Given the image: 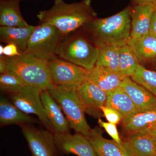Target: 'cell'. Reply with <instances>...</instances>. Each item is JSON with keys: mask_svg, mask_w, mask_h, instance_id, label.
Listing matches in <instances>:
<instances>
[{"mask_svg": "<svg viewBox=\"0 0 156 156\" xmlns=\"http://www.w3.org/2000/svg\"><path fill=\"white\" fill-rule=\"evenodd\" d=\"M95 16L90 0L71 4L63 0H54L51 9L40 11L37 14L41 23L54 26L65 36L84 27Z\"/></svg>", "mask_w": 156, "mask_h": 156, "instance_id": "1", "label": "cell"}, {"mask_svg": "<svg viewBox=\"0 0 156 156\" xmlns=\"http://www.w3.org/2000/svg\"><path fill=\"white\" fill-rule=\"evenodd\" d=\"M131 9L126 8L111 17L94 18L87 23L85 30L89 38L98 48L121 47L131 40Z\"/></svg>", "mask_w": 156, "mask_h": 156, "instance_id": "2", "label": "cell"}, {"mask_svg": "<svg viewBox=\"0 0 156 156\" xmlns=\"http://www.w3.org/2000/svg\"><path fill=\"white\" fill-rule=\"evenodd\" d=\"M6 71L13 73L26 86L41 91H49L54 87L48 60L21 53L14 57L5 56Z\"/></svg>", "mask_w": 156, "mask_h": 156, "instance_id": "3", "label": "cell"}, {"mask_svg": "<svg viewBox=\"0 0 156 156\" xmlns=\"http://www.w3.org/2000/svg\"><path fill=\"white\" fill-rule=\"evenodd\" d=\"M49 92L61 107L70 128L76 133L88 136L92 128L86 120L85 110L78 95L77 88L54 86Z\"/></svg>", "mask_w": 156, "mask_h": 156, "instance_id": "4", "label": "cell"}, {"mask_svg": "<svg viewBox=\"0 0 156 156\" xmlns=\"http://www.w3.org/2000/svg\"><path fill=\"white\" fill-rule=\"evenodd\" d=\"M99 48L87 37L69 34L57 49L56 56L88 70L96 65Z\"/></svg>", "mask_w": 156, "mask_h": 156, "instance_id": "5", "label": "cell"}, {"mask_svg": "<svg viewBox=\"0 0 156 156\" xmlns=\"http://www.w3.org/2000/svg\"><path fill=\"white\" fill-rule=\"evenodd\" d=\"M65 37L54 26L41 23L36 26L21 53L49 61L57 57V49Z\"/></svg>", "mask_w": 156, "mask_h": 156, "instance_id": "6", "label": "cell"}, {"mask_svg": "<svg viewBox=\"0 0 156 156\" xmlns=\"http://www.w3.org/2000/svg\"><path fill=\"white\" fill-rule=\"evenodd\" d=\"M51 80L55 86L77 88L88 79V70L58 57L48 61Z\"/></svg>", "mask_w": 156, "mask_h": 156, "instance_id": "7", "label": "cell"}, {"mask_svg": "<svg viewBox=\"0 0 156 156\" xmlns=\"http://www.w3.org/2000/svg\"><path fill=\"white\" fill-rule=\"evenodd\" d=\"M41 92L35 87L26 86L21 91L11 95L12 102L27 114L37 115L47 130L54 133L42 102Z\"/></svg>", "mask_w": 156, "mask_h": 156, "instance_id": "8", "label": "cell"}, {"mask_svg": "<svg viewBox=\"0 0 156 156\" xmlns=\"http://www.w3.org/2000/svg\"><path fill=\"white\" fill-rule=\"evenodd\" d=\"M20 127L33 156H57L58 151L53 133L29 124L20 125Z\"/></svg>", "mask_w": 156, "mask_h": 156, "instance_id": "9", "label": "cell"}, {"mask_svg": "<svg viewBox=\"0 0 156 156\" xmlns=\"http://www.w3.org/2000/svg\"><path fill=\"white\" fill-rule=\"evenodd\" d=\"M77 91L85 113L100 119L103 115L100 107L105 105L107 93L88 79L77 88Z\"/></svg>", "mask_w": 156, "mask_h": 156, "instance_id": "10", "label": "cell"}, {"mask_svg": "<svg viewBox=\"0 0 156 156\" xmlns=\"http://www.w3.org/2000/svg\"><path fill=\"white\" fill-rule=\"evenodd\" d=\"M53 134L58 152L78 156H98L88 137L83 134L69 132Z\"/></svg>", "mask_w": 156, "mask_h": 156, "instance_id": "11", "label": "cell"}, {"mask_svg": "<svg viewBox=\"0 0 156 156\" xmlns=\"http://www.w3.org/2000/svg\"><path fill=\"white\" fill-rule=\"evenodd\" d=\"M87 136L98 156H134L124 142L120 144L113 140L106 139L98 127L92 128Z\"/></svg>", "mask_w": 156, "mask_h": 156, "instance_id": "12", "label": "cell"}, {"mask_svg": "<svg viewBox=\"0 0 156 156\" xmlns=\"http://www.w3.org/2000/svg\"><path fill=\"white\" fill-rule=\"evenodd\" d=\"M121 87L131 98L138 112L156 110V96L130 77H126Z\"/></svg>", "mask_w": 156, "mask_h": 156, "instance_id": "13", "label": "cell"}, {"mask_svg": "<svg viewBox=\"0 0 156 156\" xmlns=\"http://www.w3.org/2000/svg\"><path fill=\"white\" fill-rule=\"evenodd\" d=\"M41 97L46 115L54 129L53 134L69 132V122L63 114L61 107L49 91H41Z\"/></svg>", "mask_w": 156, "mask_h": 156, "instance_id": "14", "label": "cell"}, {"mask_svg": "<svg viewBox=\"0 0 156 156\" xmlns=\"http://www.w3.org/2000/svg\"><path fill=\"white\" fill-rule=\"evenodd\" d=\"M154 5H134L131 9V38L148 35L152 15L155 10Z\"/></svg>", "mask_w": 156, "mask_h": 156, "instance_id": "15", "label": "cell"}, {"mask_svg": "<svg viewBox=\"0 0 156 156\" xmlns=\"http://www.w3.org/2000/svg\"><path fill=\"white\" fill-rule=\"evenodd\" d=\"M88 79L107 93L121 87L126 77L120 72L95 66L88 70Z\"/></svg>", "mask_w": 156, "mask_h": 156, "instance_id": "16", "label": "cell"}, {"mask_svg": "<svg viewBox=\"0 0 156 156\" xmlns=\"http://www.w3.org/2000/svg\"><path fill=\"white\" fill-rule=\"evenodd\" d=\"M127 135L136 132L156 130V110L140 112L121 122Z\"/></svg>", "mask_w": 156, "mask_h": 156, "instance_id": "17", "label": "cell"}, {"mask_svg": "<svg viewBox=\"0 0 156 156\" xmlns=\"http://www.w3.org/2000/svg\"><path fill=\"white\" fill-rule=\"evenodd\" d=\"M105 105L119 112L122 118V121L138 112L131 98L121 87L107 92Z\"/></svg>", "mask_w": 156, "mask_h": 156, "instance_id": "18", "label": "cell"}, {"mask_svg": "<svg viewBox=\"0 0 156 156\" xmlns=\"http://www.w3.org/2000/svg\"><path fill=\"white\" fill-rule=\"evenodd\" d=\"M123 142L134 156H156L154 143L147 132L129 134Z\"/></svg>", "mask_w": 156, "mask_h": 156, "instance_id": "19", "label": "cell"}, {"mask_svg": "<svg viewBox=\"0 0 156 156\" xmlns=\"http://www.w3.org/2000/svg\"><path fill=\"white\" fill-rule=\"evenodd\" d=\"M38 121L20 110L3 96L0 99V124L2 126L17 124H30Z\"/></svg>", "mask_w": 156, "mask_h": 156, "instance_id": "20", "label": "cell"}, {"mask_svg": "<svg viewBox=\"0 0 156 156\" xmlns=\"http://www.w3.org/2000/svg\"><path fill=\"white\" fill-rule=\"evenodd\" d=\"M36 26L29 25L24 27H1L0 40L7 44H14L20 53L25 50L30 38Z\"/></svg>", "mask_w": 156, "mask_h": 156, "instance_id": "21", "label": "cell"}, {"mask_svg": "<svg viewBox=\"0 0 156 156\" xmlns=\"http://www.w3.org/2000/svg\"><path fill=\"white\" fill-rule=\"evenodd\" d=\"M20 0H1V27H24L29 25L21 15L20 9Z\"/></svg>", "mask_w": 156, "mask_h": 156, "instance_id": "22", "label": "cell"}, {"mask_svg": "<svg viewBox=\"0 0 156 156\" xmlns=\"http://www.w3.org/2000/svg\"><path fill=\"white\" fill-rule=\"evenodd\" d=\"M128 45L133 48L139 58L140 64L146 61L156 60V38L146 36L131 38Z\"/></svg>", "mask_w": 156, "mask_h": 156, "instance_id": "23", "label": "cell"}, {"mask_svg": "<svg viewBox=\"0 0 156 156\" xmlns=\"http://www.w3.org/2000/svg\"><path fill=\"white\" fill-rule=\"evenodd\" d=\"M120 48L105 46L99 48L96 66L120 72Z\"/></svg>", "mask_w": 156, "mask_h": 156, "instance_id": "24", "label": "cell"}, {"mask_svg": "<svg viewBox=\"0 0 156 156\" xmlns=\"http://www.w3.org/2000/svg\"><path fill=\"white\" fill-rule=\"evenodd\" d=\"M140 64L133 48L126 44L120 47V72L126 77H131Z\"/></svg>", "mask_w": 156, "mask_h": 156, "instance_id": "25", "label": "cell"}, {"mask_svg": "<svg viewBox=\"0 0 156 156\" xmlns=\"http://www.w3.org/2000/svg\"><path fill=\"white\" fill-rule=\"evenodd\" d=\"M137 83L144 87L156 97V72L147 69L140 64L131 77Z\"/></svg>", "mask_w": 156, "mask_h": 156, "instance_id": "26", "label": "cell"}, {"mask_svg": "<svg viewBox=\"0 0 156 156\" xmlns=\"http://www.w3.org/2000/svg\"><path fill=\"white\" fill-rule=\"evenodd\" d=\"M26 86L24 83L13 73L6 71L1 74L0 89L2 92L12 95L21 91Z\"/></svg>", "mask_w": 156, "mask_h": 156, "instance_id": "27", "label": "cell"}, {"mask_svg": "<svg viewBox=\"0 0 156 156\" xmlns=\"http://www.w3.org/2000/svg\"><path fill=\"white\" fill-rule=\"evenodd\" d=\"M98 122L99 126L105 129L112 140L120 144H122L123 143V140L120 137L119 131L117 129V125L109 122H104L101 119H98Z\"/></svg>", "mask_w": 156, "mask_h": 156, "instance_id": "28", "label": "cell"}, {"mask_svg": "<svg viewBox=\"0 0 156 156\" xmlns=\"http://www.w3.org/2000/svg\"><path fill=\"white\" fill-rule=\"evenodd\" d=\"M100 108L103 113V115L109 122L116 125L122 122V115L114 109L105 105L101 106Z\"/></svg>", "mask_w": 156, "mask_h": 156, "instance_id": "29", "label": "cell"}, {"mask_svg": "<svg viewBox=\"0 0 156 156\" xmlns=\"http://www.w3.org/2000/svg\"><path fill=\"white\" fill-rule=\"evenodd\" d=\"M21 54L17 46L14 44H7L4 47L3 56L11 57L20 56Z\"/></svg>", "mask_w": 156, "mask_h": 156, "instance_id": "30", "label": "cell"}, {"mask_svg": "<svg viewBox=\"0 0 156 156\" xmlns=\"http://www.w3.org/2000/svg\"><path fill=\"white\" fill-rule=\"evenodd\" d=\"M149 35L156 38V9L153 13L151 18Z\"/></svg>", "mask_w": 156, "mask_h": 156, "instance_id": "31", "label": "cell"}, {"mask_svg": "<svg viewBox=\"0 0 156 156\" xmlns=\"http://www.w3.org/2000/svg\"><path fill=\"white\" fill-rule=\"evenodd\" d=\"M134 5H154L156 4V0H132Z\"/></svg>", "mask_w": 156, "mask_h": 156, "instance_id": "32", "label": "cell"}, {"mask_svg": "<svg viewBox=\"0 0 156 156\" xmlns=\"http://www.w3.org/2000/svg\"><path fill=\"white\" fill-rule=\"evenodd\" d=\"M6 69L5 56H0V73H1V74L5 72Z\"/></svg>", "mask_w": 156, "mask_h": 156, "instance_id": "33", "label": "cell"}, {"mask_svg": "<svg viewBox=\"0 0 156 156\" xmlns=\"http://www.w3.org/2000/svg\"><path fill=\"white\" fill-rule=\"evenodd\" d=\"M144 132H147L148 134H150L153 140L156 148V130H150V131H144Z\"/></svg>", "mask_w": 156, "mask_h": 156, "instance_id": "34", "label": "cell"}, {"mask_svg": "<svg viewBox=\"0 0 156 156\" xmlns=\"http://www.w3.org/2000/svg\"><path fill=\"white\" fill-rule=\"evenodd\" d=\"M4 47L2 45L0 46V56H3V51H4Z\"/></svg>", "mask_w": 156, "mask_h": 156, "instance_id": "35", "label": "cell"}, {"mask_svg": "<svg viewBox=\"0 0 156 156\" xmlns=\"http://www.w3.org/2000/svg\"><path fill=\"white\" fill-rule=\"evenodd\" d=\"M152 63H153V64L154 65V66H155L156 68V60H155V61L153 62Z\"/></svg>", "mask_w": 156, "mask_h": 156, "instance_id": "36", "label": "cell"}, {"mask_svg": "<svg viewBox=\"0 0 156 156\" xmlns=\"http://www.w3.org/2000/svg\"><path fill=\"white\" fill-rule=\"evenodd\" d=\"M155 5V8H156V4Z\"/></svg>", "mask_w": 156, "mask_h": 156, "instance_id": "37", "label": "cell"}, {"mask_svg": "<svg viewBox=\"0 0 156 156\" xmlns=\"http://www.w3.org/2000/svg\"></svg>", "mask_w": 156, "mask_h": 156, "instance_id": "38", "label": "cell"}]
</instances>
